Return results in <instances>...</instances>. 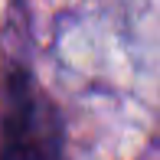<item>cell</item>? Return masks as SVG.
<instances>
[{
  "label": "cell",
  "instance_id": "cell-1",
  "mask_svg": "<svg viewBox=\"0 0 160 160\" xmlns=\"http://www.w3.org/2000/svg\"><path fill=\"white\" fill-rule=\"evenodd\" d=\"M0 160H65L62 111L23 62L0 75Z\"/></svg>",
  "mask_w": 160,
  "mask_h": 160
}]
</instances>
